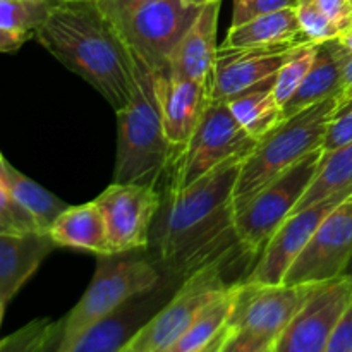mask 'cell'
Here are the masks:
<instances>
[{
  "label": "cell",
  "mask_w": 352,
  "mask_h": 352,
  "mask_svg": "<svg viewBox=\"0 0 352 352\" xmlns=\"http://www.w3.org/2000/svg\"><path fill=\"white\" fill-rule=\"evenodd\" d=\"M54 0H0V50L14 54L36 36Z\"/></svg>",
  "instance_id": "cell-23"
},
{
  "label": "cell",
  "mask_w": 352,
  "mask_h": 352,
  "mask_svg": "<svg viewBox=\"0 0 352 352\" xmlns=\"http://www.w3.org/2000/svg\"><path fill=\"white\" fill-rule=\"evenodd\" d=\"M325 352H352V302L337 323Z\"/></svg>",
  "instance_id": "cell-36"
},
{
  "label": "cell",
  "mask_w": 352,
  "mask_h": 352,
  "mask_svg": "<svg viewBox=\"0 0 352 352\" xmlns=\"http://www.w3.org/2000/svg\"><path fill=\"white\" fill-rule=\"evenodd\" d=\"M352 263V196L325 217L289 268L284 284H325Z\"/></svg>",
  "instance_id": "cell-12"
},
{
  "label": "cell",
  "mask_w": 352,
  "mask_h": 352,
  "mask_svg": "<svg viewBox=\"0 0 352 352\" xmlns=\"http://www.w3.org/2000/svg\"><path fill=\"white\" fill-rule=\"evenodd\" d=\"M339 41L352 54V30L346 31V33H344V34H340Z\"/></svg>",
  "instance_id": "cell-40"
},
{
  "label": "cell",
  "mask_w": 352,
  "mask_h": 352,
  "mask_svg": "<svg viewBox=\"0 0 352 352\" xmlns=\"http://www.w3.org/2000/svg\"><path fill=\"white\" fill-rule=\"evenodd\" d=\"M236 289L237 282L230 285L226 294L215 299L170 346L158 352H199L205 349L227 327V320L236 299Z\"/></svg>",
  "instance_id": "cell-26"
},
{
  "label": "cell",
  "mask_w": 352,
  "mask_h": 352,
  "mask_svg": "<svg viewBox=\"0 0 352 352\" xmlns=\"http://www.w3.org/2000/svg\"><path fill=\"white\" fill-rule=\"evenodd\" d=\"M330 45H332V50L336 54L337 60H339L340 72H342V98H352V54L340 43L339 38L330 41Z\"/></svg>",
  "instance_id": "cell-37"
},
{
  "label": "cell",
  "mask_w": 352,
  "mask_h": 352,
  "mask_svg": "<svg viewBox=\"0 0 352 352\" xmlns=\"http://www.w3.org/2000/svg\"><path fill=\"white\" fill-rule=\"evenodd\" d=\"M320 284H248L239 280L227 327L277 340Z\"/></svg>",
  "instance_id": "cell-10"
},
{
  "label": "cell",
  "mask_w": 352,
  "mask_h": 352,
  "mask_svg": "<svg viewBox=\"0 0 352 352\" xmlns=\"http://www.w3.org/2000/svg\"><path fill=\"white\" fill-rule=\"evenodd\" d=\"M243 162L230 160L188 188L162 192L148 250L165 277L182 282L241 250L234 191Z\"/></svg>",
  "instance_id": "cell-1"
},
{
  "label": "cell",
  "mask_w": 352,
  "mask_h": 352,
  "mask_svg": "<svg viewBox=\"0 0 352 352\" xmlns=\"http://www.w3.org/2000/svg\"><path fill=\"white\" fill-rule=\"evenodd\" d=\"M351 3H352V0H351Z\"/></svg>",
  "instance_id": "cell-44"
},
{
  "label": "cell",
  "mask_w": 352,
  "mask_h": 352,
  "mask_svg": "<svg viewBox=\"0 0 352 352\" xmlns=\"http://www.w3.org/2000/svg\"><path fill=\"white\" fill-rule=\"evenodd\" d=\"M188 3H192V6H198V7H203L206 6V3H212V2H220V0H186Z\"/></svg>",
  "instance_id": "cell-41"
},
{
  "label": "cell",
  "mask_w": 352,
  "mask_h": 352,
  "mask_svg": "<svg viewBox=\"0 0 352 352\" xmlns=\"http://www.w3.org/2000/svg\"><path fill=\"white\" fill-rule=\"evenodd\" d=\"M352 302V274L320 284L277 337L272 352H325L337 323Z\"/></svg>",
  "instance_id": "cell-13"
},
{
  "label": "cell",
  "mask_w": 352,
  "mask_h": 352,
  "mask_svg": "<svg viewBox=\"0 0 352 352\" xmlns=\"http://www.w3.org/2000/svg\"><path fill=\"white\" fill-rule=\"evenodd\" d=\"M351 196L352 192L349 191L337 192V195L329 196V198L289 217L268 241L258 261L248 272L243 282H248V284H284L289 268L309 243L320 223L332 210H336L340 203L349 199Z\"/></svg>",
  "instance_id": "cell-14"
},
{
  "label": "cell",
  "mask_w": 352,
  "mask_h": 352,
  "mask_svg": "<svg viewBox=\"0 0 352 352\" xmlns=\"http://www.w3.org/2000/svg\"><path fill=\"white\" fill-rule=\"evenodd\" d=\"M95 201L105 219L112 254L148 250L151 227L162 205L157 188L113 182Z\"/></svg>",
  "instance_id": "cell-11"
},
{
  "label": "cell",
  "mask_w": 352,
  "mask_h": 352,
  "mask_svg": "<svg viewBox=\"0 0 352 352\" xmlns=\"http://www.w3.org/2000/svg\"><path fill=\"white\" fill-rule=\"evenodd\" d=\"M153 82L165 136L175 153L191 140L205 113L210 102L208 85L181 78L168 67L153 71Z\"/></svg>",
  "instance_id": "cell-17"
},
{
  "label": "cell",
  "mask_w": 352,
  "mask_h": 352,
  "mask_svg": "<svg viewBox=\"0 0 352 352\" xmlns=\"http://www.w3.org/2000/svg\"><path fill=\"white\" fill-rule=\"evenodd\" d=\"M256 144L226 102L210 100L191 140L170 158L167 189H184L227 162L244 160Z\"/></svg>",
  "instance_id": "cell-6"
},
{
  "label": "cell",
  "mask_w": 352,
  "mask_h": 352,
  "mask_svg": "<svg viewBox=\"0 0 352 352\" xmlns=\"http://www.w3.org/2000/svg\"><path fill=\"white\" fill-rule=\"evenodd\" d=\"M340 96L315 103L284 119V122L261 138L256 148L244 158L234 191L236 210L246 205L265 186L274 182L313 151L322 150L327 127Z\"/></svg>",
  "instance_id": "cell-4"
},
{
  "label": "cell",
  "mask_w": 352,
  "mask_h": 352,
  "mask_svg": "<svg viewBox=\"0 0 352 352\" xmlns=\"http://www.w3.org/2000/svg\"><path fill=\"white\" fill-rule=\"evenodd\" d=\"M296 16H298L301 31L309 41L325 43V41L337 40L340 36V31L316 6L315 0H299L298 7H296Z\"/></svg>",
  "instance_id": "cell-31"
},
{
  "label": "cell",
  "mask_w": 352,
  "mask_h": 352,
  "mask_svg": "<svg viewBox=\"0 0 352 352\" xmlns=\"http://www.w3.org/2000/svg\"><path fill=\"white\" fill-rule=\"evenodd\" d=\"M182 282L165 277L155 289L138 294L119 309L86 329L67 352H120L164 308Z\"/></svg>",
  "instance_id": "cell-16"
},
{
  "label": "cell",
  "mask_w": 352,
  "mask_h": 352,
  "mask_svg": "<svg viewBox=\"0 0 352 352\" xmlns=\"http://www.w3.org/2000/svg\"><path fill=\"white\" fill-rule=\"evenodd\" d=\"M270 352H272V351H270Z\"/></svg>",
  "instance_id": "cell-45"
},
{
  "label": "cell",
  "mask_w": 352,
  "mask_h": 352,
  "mask_svg": "<svg viewBox=\"0 0 352 352\" xmlns=\"http://www.w3.org/2000/svg\"><path fill=\"white\" fill-rule=\"evenodd\" d=\"M229 333H230V329H229V327H226V329H223L222 332H220L219 336H217L215 339H213L212 342H210L208 346L205 347V349L199 351V352H219L220 349H222L223 342H226V340H227V337H229Z\"/></svg>",
  "instance_id": "cell-39"
},
{
  "label": "cell",
  "mask_w": 352,
  "mask_h": 352,
  "mask_svg": "<svg viewBox=\"0 0 352 352\" xmlns=\"http://www.w3.org/2000/svg\"><path fill=\"white\" fill-rule=\"evenodd\" d=\"M144 2H153V0H95V3L102 10L116 9V7L136 6V3H144Z\"/></svg>",
  "instance_id": "cell-38"
},
{
  "label": "cell",
  "mask_w": 352,
  "mask_h": 352,
  "mask_svg": "<svg viewBox=\"0 0 352 352\" xmlns=\"http://www.w3.org/2000/svg\"><path fill=\"white\" fill-rule=\"evenodd\" d=\"M55 336H62V322L52 323L48 320H36L14 336L3 339L2 352H43Z\"/></svg>",
  "instance_id": "cell-30"
},
{
  "label": "cell",
  "mask_w": 352,
  "mask_h": 352,
  "mask_svg": "<svg viewBox=\"0 0 352 352\" xmlns=\"http://www.w3.org/2000/svg\"><path fill=\"white\" fill-rule=\"evenodd\" d=\"M43 232L33 213L14 198L3 182H0V234L9 236H26V234Z\"/></svg>",
  "instance_id": "cell-29"
},
{
  "label": "cell",
  "mask_w": 352,
  "mask_h": 352,
  "mask_svg": "<svg viewBox=\"0 0 352 352\" xmlns=\"http://www.w3.org/2000/svg\"><path fill=\"white\" fill-rule=\"evenodd\" d=\"M229 260H220L182 280L164 308L136 333L129 346L138 352H158L170 346L215 299L226 294L223 270Z\"/></svg>",
  "instance_id": "cell-9"
},
{
  "label": "cell",
  "mask_w": 352,
  "mask_h": 352,
  "mask_svg": "<svg viewBox=\"0 0 352 352\" xmlns=\"http://www.w3.org/2000/svg\"><path fill=\"white\" fill-rule=\"evenodd\" d=\"M0 182H3L14 195V198L19 199L33 213L43 232H48L55 220L60 217V213L69 208L67 203H64L60 198L47 191L43 186L36 184L33 179L10 165V162L3 155L0 158Z\"/></svg>",
  "instance_id": "cell-24"
},
{
  "label": "cell",
  "mask_w": 352,
  "mask_h": 352,
  "mask_svg": "<svg viewBox=\"0 0 352 352\" xmlns=\"http://www.w3.org/2000/svg\"><path fill=\"white\" fill-rule=\"evenodd\" d=\"M34 38L116 112L131 102L136 88L134 57L95 0H54Z\"/></svg>",
  "instance_id": "cell-2"
},
{
  "label": "cell",
  "mask_w": 352,
  "mask_h": 352,
  "mask_svg": "<svg viewBox=\"0 0 352 352\" xmlns=\"http://www.w3.org/2000/svg\"><path fill=\"white\" fill-rule=\"evenodd\" d=\"M110 254L100 256L96 272L78 305L62 320V336L55 352H67L86 329L119 309L131 298L164 282V272L151 258Z\"/></svg>",
  "instance_id": "cell-5"
},
{
  "label": "cell",
  "mask_w": 352,
  "mask_h": 352,
  "mask_svg": "<svg viewBox=\"0 0 352 352\" xmlns=\"http://www.w3.org/2000/svg\"><path fill=\"white\" fill-rule=\"evenodd\" d=\"M120 352H138L136 349H134V347L133 346H127L126 347V349H122V351H120Z\"/></svg>",
  "instance_id": "cell-42"
},
{
  "label": "cell",
  "mask_w": 352,
  "mask_h": 352,
  "mask_svg": "<svg viewBox=\"0 0 352 352\" xmlns=\"http://www.w3.org/2000/svg\"><path fill=\"white\" fill-rule=\"evenodd\" d=\"M352 143V98H342L327 127L323 151H336Z\"/></svg>",
  "instance_id": "cell-32"
},
{
  "label": "cell",
  "mask_w": 352,
  "mask_h": 352,
  "mask_svg": "<svg viewBox=\"0 0 352 352\" xmlns=\"http://www.w3.org/2000/svg\"><path fill=\"white\" fill-rule=\"evenodd\" d=\"M323 150L313 151L236 210V234L243 254L260 256L272 236L292 215L311 188L323 165Z\"/></svg>",
  "instance_id": "cell-8"
},
{
  "label": "cell",
  "mask_w": 352,
  "mask_h": 352,
  "mask_svg": "<svg viewBox=\"0 0 352 352\" xmlns=\"http://www.w3.org/2000/svg\"><path fill=\"white\" fill-rule=\"evenodd\" d=\"M299 0H234L232 7V24L239 26L246 21L254 19L263 14L277 12L284 9H296Z\"/></svg>",
  "instance_id": "cell-33"
},
{
  "label": "cell",
  "mask_w": 352,
  "mask_h": 352,
  "mask_svg": "<svg viewBox=\"0 0 352 352\" xmlns=\"http://www.w3.org/2000/svg\"><path fill=\"white\" fill-rule=\"evenodd\" d=\"M315 2L323 10V14L336 24L340 34L352 30L351 0H315Z\"/></svg>",
  "instance_id": "cell-35"
},
{
  "label": "cell",
  "mask_w": 352,
  "mask_h": 352,
  "mask_svg": "<svg viewBox=\"0 0 352 352\" xmlns=\"http://www.w3.org/2000/svg\"><path fill=\"white\" fill-rule=\"evenodd\" d=\"M55 248L57 244L48 232L0 234V318L6 316L9 302Z\"/></svg>",
  "instance_id": "cell-18"
},
{
  "label": "cell",
  "mask_w": 352,
  "mask_h": 352,
  "mask_svg": "<svg viewBox=\"0 0 352 352\" xmlns=\"http://www.w3.org/2000/svg\"><path fill=\"white\" fill-rule=\"evenodd\" d=\"M342 191L352 192V143L336 151H325L318 175L292 215Z\"/></svg>",
  "instance_id": "cell-27"
},
{
  "label": "cell",
  "mask_w": 352,
  "mask_h": 352,
  "mask_svg": "<svg viewBox=\"0 0 352 352\" xmlns=\"http://www.w3.org/2000/svg\"><path fill=\"white\" fill-rule=\"evenodd\" d=\"M201 7L186 0H153L136 6L102 10L116 26L131 54L151 71L168 67L172 54Z\"/></svg>",
  "instance_id": "cell-7"
},
{
  "label": "cell",
  "mask_w": 352,
  "mask_h": 352,
  "mask_svg": "<svg viewBox=\"0 0 352 352\" xmlns=\"http://www.w3.org/2000/svg\"><path fill=\"white\" fill-rule=\"evenodd\" d=\"M292 47L296 45L251 48L220 45L208 81L210 100L227 103L254 89L274 88L275 76Z\"/></svg>",
  "instance_id": "cell-15"
},
{
  "label": "cell",
  "mask_w": 352,
  "mask_h": 352,
  "mask_svg": "<svg viewBox=\"0 0 352 352\" xmlns=\"http://www.w3.org/2000/svg\"><path fill=\"white\" fill-rule=\"evenodd\" d=\"M330 41L320 43L318 55H316L311 71L308 72V76L298 88V91L294 93V96L282 107L285 119L308 109V107L315 105V103L329 100L332 96L342 95V72H340L339 60L333 54Z\"/></svg>",
  "instance_id": "cell-22"
},
{
  "label": "cell",
  "mask_w": 352,
  "mask_h": 352,
  "mask_svg": "<svg viewBox=\"0 0 352 352\" xmlns=\"http://www.w3.org/2000/svg\"><path fill=\"white\" fill-rule=\"evenodd\" d=\"M347 274H352V263H351V267L347 268Z\"/></svg>",
  "instance_id": "cell-43"
},
{
  "label": "cell",
  "mask_w": 352,
  "mask_h": 352,
  "mask_svg": "<svg viewBox=\"0 0 352 352\" xmlns=\"http://www.w3.org/2000/svg\"><path fill=\"white\" fill-rule=\"evenodd\" d=\"M57 248L88 251L96 256H110L105 219L96 201L69 206L48 230Z\"/></svg>",
  "instance_id": "cell-20"
},
{
  "label": "cell",
  "mask_w": 352,
  "mask_h": 352,
  "mask_svg": "<svg viewBox=\"0 0 352 352\" xmlns=\"http://www.w3.org/2000/svg\"><path fill=\"white\" fill-rule=\"evenodd\" d=\"M134 57L136 88L117 113V158L113 182L157 188L167 174L174 148L165 136L153 71Z\"/></svg>",
  "instance_id": "cell-3"
},
{
  "label": "cell",
  "mask_w": 352,
  "mask_h": 352,
  "mask_svg": "<svg viewBox=\"0 0 352 352\" xmlns=\"http://www.w3.org/2000/svg\"><path fill=\"white\" fill-rule=\"evenodd\" d=\"M318 48L320 43L302 41V43L296 45L287 52L274 82V93L282 107L294 96V93L302 85L308 72L311 71L316 55H318Z\"/></svg>",
  "instance_id": "cell-28"
},
{
  "label": "cell",
  "mask_w": 352,
  "mask_h": 352,
  "mask_svg": "<svg viewBox=\"0 0 352 352\" xmlns=\"http://www.w3.org/2000/svg\"><path fill=\"white\" fill-rule=\"evenodd\" d=\"M220 6L222 0L201 7L198 17L179 41L168 62V69L174 74L208 85L220 48L217 47Z\"/></svg>",
  "instance_id": "cell-19"
},
{
  "label": "cell",
  "mask_w": 352,
  "mask_h": 352,
  "mask_svg": "<svg viewBox=\"0 0 352 352\" xmlns=\"http://www.w3.org/2000/svg\"><path fill=\"white\" fill-rule=\"evenodd\" d=\"M309 41L301 31L296 9L263 14L239 26H230L223 47H284Z\"/></svg>",
  "instance_id": "cell-21"
},
{
  "label": "cell",
  "mask_w": 352,
  "mask_h": 352,
  "mask_svg": "<svg viewBox=\"0 0 352 352\" xmlns=\"http://www.w3.org/2000/svg\"><path fill=\"white\" fill-rule=\"evenodd\" d=\"M227 107L237 122L258 141L284 122V109L274 88H260L229 100Z\"/></svg>",
  "instance_id": "cell-25"
},
{
  "label": "cell",
  "mask_w": 352,
  "mask_h": 352,
  "mask_svg": "<svg viewBox=\"0 0 352 352\" xmlns=\"http://www.w3.org/2000/svg\"><path fill=\"white\" fill-rule=\"evenodd\" d=\"M274 344V340L265 339V337L230 329L229 337L219 352H270Z\"/></svg>",
  "instance_id": "cell-34"
}]
</instances>
